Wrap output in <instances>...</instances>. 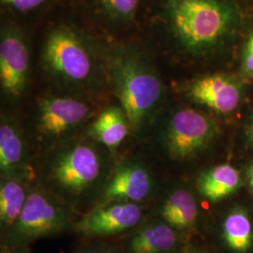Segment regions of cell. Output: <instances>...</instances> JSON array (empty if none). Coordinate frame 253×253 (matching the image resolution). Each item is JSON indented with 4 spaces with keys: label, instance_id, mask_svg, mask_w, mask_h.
Masks as SVG:
<instances>
[{
    "label": "cell",
    "instance_id": "1",
    "mask_svg": "<svg viewBox=\"0 0 253 253\" xmlns=\"http://www.w3.org/2000/svg\"><path fill=\"white\" fill-rule=\"evenodd\" d=\"M109 76L129 126L139 130L152 118L162 102L161 78L145 54L131 48L113 53Z\"/></svg>",
    "mask_w": 253,
    "mask_h": 253
},
{
    "label": "cell",
    "instance_id": "2",
    "mask_svg": "<svg viewBox=\"0 0 253 253\" xmlns=\"http://www.w3.org/2000/svg\"><path fill=\"white\" fill-rule=\"evenodd\" d=\"M165 11L174 36L193 53L220 43L233 24L232 12L218 0H165Z\"/></svg>",
    "mask_w": 253,
    "mask_h": 253
},
{
    "label": "cell",
    "instance_id": "25",
    "mask_svg": "<svg viewBox=\"0 0 253 253\" xmlns=\"http://www.w3.org/2000/svg\"><path fill=\"white\" fill-rule=\"evenodd\" d=\"M28 253L27 252H14V253Z\"/></svg>",
    "mask_w": 253,
    "mask_h": 253
},
{
    "label": "cell",
    "instance_id": "7",
    "mask_svg": "<svg viewBox=\"0 0 253 253\" xmlns=\"http://www.w3.org/2000/svg\"><path fill=\"white\" fill-rule=\"evenodd\" d=\"M29 71V52L20 29L2 27L0 39V82L4 92L18 98L25 91Z\"/></svg>",
    "mask_w": 253,
    "mask_h": 253
},
{
    "label": "cell",
    "instance_id": "10",
    "mask_svg": "<svg viewBox=\"0 0 253 253\" xmlns=\"http://www.w3.org/2000/svg\"><path fill=\"white\" fill-rule=\"evenodd\" d=\"M152 188V176L144 164L126 163L112 174L98 205L111 202L138 203L150 195Z\"/></svg>",
    "mask_w": 253,
    "mask_h": 253
},
{
    "label": "cell",
    "instance_id": "21",
    "mask_svg": "<svg viewBox=\"0 0 253 253\" xmlns=\"http://www.w3.org/2000/svg\"><path fill=\"white\" fill-rule=\"evenodd\" d=\"M243 67L247 73H253V34L248 39L245 45Z\"/></svg>",
    "mask_w": 253,
    "mask_h": 253
},
{
    "label": "cell",
    "instance_id": "8",
    "mask_svg": "<svg viewBox=\"0 0 253 253\" xmlns=\"http://www.w3.org/2000/svg\"><path fill=\"white\" fill-rule=\"evenodd\" d=\"M142 208L137 203L111 202L98 205L78 220L73 229L84 236L118 235L139 224Z\"/></svg>",
    "mask_w": 253,
    "mask_h": 253
},
{
    "label": "cell",
    "instance_id": "16",
    "mask_svg": "<svg viewBox=\"0 0 253 253\" xmlns=\"http://www.w3.org/2000/svg\"><path fill=\"white\" fill-rule=\"evenodd\" d=\"M161 216L173 229L191 228L194 226L198 216L196 200L188 190H173L164 200Z\"/></svg>",
    "mask_w": 253,
    "mask_h": 253
},
{
    "label": "cell",
    "instance_id": "6",
    "mask_svg": "<svg viewBox=\"0 0 253 253\" xmlns=\"http://www.w3.org/2000/svg\"><path fill=\"white\" fill-rule=\"evenodd\" d=\"M217 123L206 114L185 108L172 115L164 132V145L174 160L190 159L205 150L217 134Z\"/></svg>",
    "mask_w": 253,
    "mask_h": 253
},
{
    "label": "cell",
    "instance_id": "20",
    "mask_svg": "<svg viewBox=\"0 0 253 253\" xmlns=\"http://www.w3.org/2000/svg\"><path fill=\"white\" fill-rule=\"evenodd\" d=\"M46 0H1V3L19 12H28L40 8Z\"/></svg>",
    "mask_w": 253,
    "mask_h": 253
},
{
    "label": "cell",
    "instance_id": "26",
    "mask_svg": "<svg viewBox=\"0 0 253 253\" xmlns=\"http://www.w3.org/2000/svg\"></svg>",
    "mask_w": 253,
    "mask_h": 253
},
{
    "label": "cell",
    "instance_id": "17",
    "mask_svg": "<svg viewBox=\"0 0 253 253\" xmlns=\"http://www.w3.org/2000/svg\"><path fill=\"white\" fill-rule=\"evenodd\" d=\"M223 239L234 252L246 253L253 242V228L250 216L243 208H235L225 217L222 226Z\"/></svg>",
    "mask_w": 253,
    "mask_h": 253
},
{
    "label": "cell",
    "instance_id": "3",
    "mask_svg": "<svg viewBox=\"0 0 253 253\" xmlns=\"http://www.w3.org/2000/svg\"><path fill=\"white\" fill-rule=\"evenodd\" d=\"M42 60L54 77L72 84L86 83L96 70V58L84 37L66 25L54 27L46 36Z\"/></svg>",
    "mask_w": 253,
    "mask_h": 253
},
{
    "label": "cell",
    "instance_id": "11",
    "mask_svg": "<svg viewBox=\"0 0 253 253\" xmlns=\"http://www.w3.org/2000/svg\"><path fill=\"white\" fill-rule=\"evenodd\" d=\"M187 95L194 102L219 114H228L238 106L241 90L236 82L222 74H212L192 82Z\"/></svg>",
    "mask_w": 253,
    "mask_h": 253
},
{
    "label": "cell",
    "instance_id": "22",
    "mask_svg": "<svg viewBox=\"0 0 253 253\" xmlns=\"http://www.w3.org/2000/svg\"><path fill=\"white\" fill-rule=\"evenodd\" d=\"M247 177H248V182H249V186L251 188V190L253 193V165H252L247 172Z\"/></svg>",
    "mask_w": 253,
    "mask_h": 253
},
{
    "label": "cell",
    "instance_id": "24",
    "mask_svg": "<svg viewBox=\"0 0 253 253\" xmlns=\"http://www.w3.org/2000/svg\"><path fill=\"white\" fill-rule=\"evenodd\" d=\"M249 137H250V140L253 143V122L249 128Z\"/></svg>",
    "mask_w": 253,
    "mask_h": 253
},
{
    "label": "cell",
    "instance_id": "4",
    "mask_svg": "<svg viewBox=\"0 0 253 253\" xmlns=\"http://www.w3.org/2000/svg\"><path fill=\"white\" fill-rule=\"evenodd\" d=\"M102 172L100 153L88 144L66 147L54 157L50 181L54 190L70 201L79 200L97 184Z\"/></svg>",
    "mask_w": 253,
    "mask_h": 253
},
{
    "label": "cell",
    "instance_id": "12",
    "mask_svg": "<svg viewBox=\"0 0 253 253\" xmlns=\"http://www.w3.org/2000/svg\"><path fill=\"white\" fill-rule=\"evenodd\" d=\"M26 148L17 126L8 119L0 125V170L4 178L21 179L26 168Z\"/></svg>",
    "mask_w": 253,
    "mask_h": 253
},
{
    "label": "cell",
    "instance_id": "5",
    "mask_svg": "<svg viewBox=\"0 0 253 253\" xmlns=\"http://www.w3.org/2000/svg\"><path fill=\"white\" fill-rule=\"evenodd\" d=\"M71 223L67 208L45 192L34 190L28 194L15 223L6 232V242L13 247L24 246L62 233Z\"/></svg>",
    "mask_w": 253,
    "mask_h": 253
},
{
    "label": "cell",
    "instance_id": "23",
    "mask_svg": "<svg viewBox=\"0 0 253 253\" xmlns=\"http://www.w3.org/2000/svg\"><path fill=\"white\" fill-rule=\"evenodd\" d=\"M79 253H115L106 249H92V250H85Z\"/></svg>",
    "mask_w": 253,
    "mask_h": 253
},
{
    "label": "cell",
    "instance_id": "9",
    "mask_svg": "<svg viewBox=\"0 0 253 253\" xmlns=\"http://www.w3.org/2000/svg\"><path fill=\"white\" fill-rule=\"evenodd\" d=\"M90 115L89 106L82 100L67 97H50L41 100L37 126L46 136H59L79 126Z\"/></svg>",
    "mask_w": 253,
    "mask_h": 253
},
{
    "label": "cell",
    "instance_id": "13",
    "mask_svg": "<svg viewBox=\"0 0 253 253\" xmlns=\"http://www.w3.org/2000/svg\"><path fill=\"white\" fill-rule=\"evenodd\" d=\"M174 229L164 220H154L140 227L130 237L128 253H171L176 246Z\"/></svg>",
    "mask_w": 253,
    "mask_h": 253
},
{
    "label": "cell",
    "instance_id": "15",
    "mask_svg": "<svg viewBox=\"0 0 253 253\" xmlns=\"http://www.w3.org/2000/svg\"><path fill=\"white\" fill-rule=\"evenodd\" d=\"M128 120L121 106H110L101 112L89 128L93 139L111 150L117 149L128 132Z\"/></svg>",
    "mask_w": 253,
    "mask_h": 253
},
{
    "label": "cell",
    "instance_id": "19",
    "mask_svg": "<svg viewBox=\"0 0 253 253\" xmlns=\"http://www.w3.org/2000/svg\"><path fill=\"white\" fill-rule=\"evenodd\" d=\"M100 14L115 23H128L135 17L141 0H92Z\"/></svg>",
    "mask_w": 253,
    "mask_h": 253
},
{
    "label": "cell",
    "instance_id": "14",
    "mask_svg": "<svg viewBox=\"0 0 253 253\" xmlns=\"http://www.w3.org/2000/svg\"><path fill=\"white\" fill-rule=\"evenodd\" d=\"M240 186V173L229 164H221L209 169L203 172L197 180L200 194L212 203L230 196Z\"/></svg>",
    "mask_w": 253,
    "mask_h": 253
},
{
    "label": "cell",
    "instance_id": "18",
    "mask_svg": "<svg viewBox=\"0 0 253 253\" xmlns=\"http://www.w3.org/2000/svg\"><path fill=\"white\" fill-rule=\"evenodd\" d=\"M27 190L17 178H4L0 186V224L7 232L17 220L27 202Z\"/></svg>",
    "mask_w": 253,
    "mask_h": 253
}]
</instances>
